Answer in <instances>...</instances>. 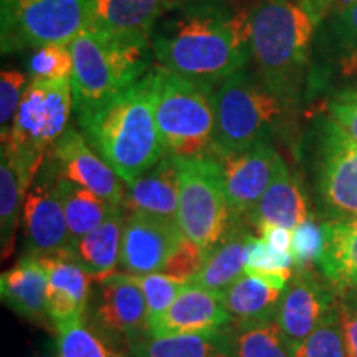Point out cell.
<instances>
[{
	"label": "cell",
	"instance_id": "obj_1",
	"mask_svg": "<svg viewBox=\"0 0 357 357\" xmlns=\"http://www.w3.org/2000/svg\"><path fill=\"white\" fill-rule=\"evenodd\" d=\"M252 6L190 8L155 26L151 47L164 68L211 84L252 61Z\"/></svg>",
	"mask_w": 357,
	"mask_h": 357
},
{
	"label": "cell",
	"instance_id": "obj_2",
	"mask_svg": "<svg viewBox=\"0 0 357 357\" xmlns=\"http://www.w3.org/2000/svg\"><path fill=\"white\" fill-rule=\"evenodd\" d=\"M329 8L331 3L310 0L252 3V61L263 84L288 108L300 101L312 42Z\"/></svg>",
	"mask_w": 357,
	"mask_h": 357
},
{
	"label": "cell",
	"instance_id": "obj_3",
	"mask_svg": "<svg viewBox=\"0 0 357 357\" xmlns=\"http://www.w3.org/2000/svg\"><path fill=\"white\" fill-rule=\"evenodd\" d=\"M78 121L88 144L126 185L166 154L154 118L149 71L139 82Z\"/></svg>",
	"mask_w": 357,
	"mask_h": 357
},
{
	"label": "cell",
	"instance_id": "obj_4",
	"mask_svg": "<svg viewBox=\"0 0 357 357\" xmlns=\"http://www.w3.org/2000/svg\"><path fill=\"white\" fill-rule=\"evenodd\" d=\"M73 55L71 93L79 118L91 114L149 71L151 43L86 29L70 43Z\"/></svg>",
	"mask_w": 357,
	"mask_h": 357
},
{
	"label": "cell",
	"instance_id": "obj_5",
	"mask_svg": "<svg viewBox=\"0 0 357 357\" xmlns=\"http://www.w3.org/2000/svg\"><path fill=\"white\" fill-rule=\"evenodd\" d=\"M159 139L169 155L211 154L215 132V84L164 66L149 70Z\"/></svg>",
	"mask_w": 357,
	"mask_h": 357
},
{
	"label": "cell",
	"instance_id": "obj_6",
	"mask_svg": "<svg viewBox=\"0 0 357 357\" xmlns=\"http://www.w3.org/2000/svg\"><path fill=\"white\" fill-rule=\"evenodd\" d=\"M288 106L268 89L257 73L236 71L215 86V132L211 154L242 153L270 141Z\"/></svg>",
	"mask_w": 357,
	"mask_h": 357
},
{
	"label": "cell",
	"instance_id": "obj_7",
	"mask_svg": "<svg viewBox=\"0 0 357 357\" xmlns=\"http://www.w3.org/2000/svg\"><path fill=\"white\" fill-rule=\"evenodd\" d=\"M71 109V79H30L7 141L2 142V151L10 158L29 189L43 166L48 151H52L70 128Z\"/></svg>",
	"mask_w": 357,
	"mask_h": 357
},
{
	"label": "cell",
	"instance_id": "obj_8",
	"mask_svg": "<svg viewBox=\"0 0 357 357\" xmlns=\"http://www.w3.org/2000/svg\"><path fill=\"white\" fill-rule=\"evenodd\" d=\"M172 158L178 178L177 223L187 240L208 253L231 225L220 162L212 154Z\"/></svg>",
	"mask_w": 357,
	"mask_h": 357
},
{
	"label": "cell",
	"instance_id": "obj_9",
	"mask_svg": "<svg viewBox=\"0 0 357 357\" xmlns=\"http://www.w3.org/2000/svg\"><path fill=\"white\" fill-rule=\"evenodd\" d=\"M89 0H0L2 53L71 43L88 26Z\"/></svg>",
	"mask_w": 357,
	"mask_h": 357
},
{
	"label": "cell",
	"instance_id": "obj_10",
	"mask_svg": "<svg viewBox=\"0 0 357 357\" xmlns=\"http://www.w3.org/2000/svg\"><path fill=\"white\" fill-rule=\"evenodd\" d=\"M312 176L323 220L357 218V141L328 116L316 126Z\"/></svg>",
	"mask_w": 357,
	"mask_h": 357
},
{
	"label": "cell",
	"instance_id": "obj_11",
	"mask_svg": "<svg viewBox=\"0 0 357 357\" xmlns=\"http://www.w3.org/2000/svg\"><path fill=\"white\" fill-rule=\"evenodd\" d=\"M22 218L26 253L50 257L66 252L70 231L58 187V172L52 158L45 159L26 192Z\"/></svg>",
	"mask_w": 357,
	"mask_h": 357
},
{
	"label": "cell",
	"instance_id": "obj_12",
	"mask_svg": "<svg viewBox=\"0 0 357 357\" xmlns=\"http://www.w3.org/2000/svg\"><path fill=\"white\" fill-rule=\"evenodd\" d=\"M220 162L231 222H245L287 162L270 141L242 153L217 158Z\"/></svg>",
	"mask_w": 357,
	"mask_h": 357
},
{
	"label": "cell",
	"instance_id": "obj_13",
	"mask_svg": "<svg viewBox=\"0 0 357 357\" xmlns=\"http://www.w3.org/2000/svg\"><path fill=\"white\" fill-rule=\"evenodd\" d=\"M184 238L177 222L146 213H128L118 266L128 275L160 273Z\"/></svg>",
	"mask_w": 357,
	"mask_h": 357
},
{
	"label": "cell",
	"instance_id": "obj_14",
	"mask_svg": "<svg viewBox=\"0 0 357 357\" xmlns=\"http://www.w3.org/2000/svg\"><path fill=\"white\" fill-rule=\"evenodd\" d=\"M328 284L316 278L311 268L293 271L276 314V323L291 347L305 341L337 305L334 289Z\"/></svg>",
	"mask_w": 357,
	"mask_h": 357
},
{
	"label": "cell",
	"instance_id": "obj_15",
	"mask_svg": "<svg viewBox=\"0 0 357 357\" xmlns=\"http://www.w3.org/2000/svg\"><path fill=\"white\" fill-rule=\"evenodd\" d=\"M50 158L58 177L95 192L114 205H124L123 178L105 162L77 129L68 128L52 147Z\"/></svg>",
	"mask_w": 357,
	"mask_h": 357
},
{
	"label": "cell",
	"instance_id": "obj_16",
	"mask_svg": "<svg viewBox=\"0 0 357 357\" xmlns=\"http://www.w3.org/2000/svg\"><path fill=\"white\" fill-rule=\"evenodd\" d=\"M93 319L106 339L126 341L132 346L146 336V298L131 275L109 273L102 276L100 300Z\"/></svg>",
	"mask_w": 357,
	"mask_h": 357
},
{
	"label": "cell",
	"instance_id": "obj_17",
	"mask_svg": "<svg viewBox=\"0 0 357 357\" xmlns=\"http://www.w3.org/2000/svg\"><path fill=\"white\" fill-rule=\"evenodd\" d=\"M230 323L231 316L223 306L220 294L195 283H187L171 307L147 326L146 337L212 333Z\"/></svg>",
	"mask_w": 357,
	"mask_h": 357
},
{
	"label": "cell",
	"instance_id": "obj_18",
	"mask_svg": "<svg viewBox=\"0 0 357 357\" xmlns=\"http://www.w3.org/2000/svg\"><path fill=\"white\" fill-rule=\"evenodd\" d=\"M174 0H89L88 26L114 37L151 43Z\"/></svg>",
	"mask_w": 357,
	"mask_h": 357
},
{
	"label": "cell",
	"instance_id": "obj_19",
	"mask_svg": "<svg viewBox=\"0 0 357 357\" xmlns=\"http://www.w3.org/2000/svg\"><path fill=\"white\" fill-rule=\"evenodd\" d=\"M42 261L48 271V318L55 328L83 319L91 275L63 253L42 257Z\"/></svg>",
	"mask_w": 357,
	"mask_h": 357
},
{
	"label": "cell",
	"instance_id": "obj_20",
	"mask_svg": "<svg viewBox=\"0 0 357 357\" xmlns=\"http://www.w3.org/2000/svg\"><path fill=\"white\" fill-rule=\"evenodd\" d=\"M124 211L177 222L178 178L174 158L164 154L149 171L126 185Z\"/></svg>",
	"mask_w": 357,
	"mask_h": 357
},
{
	"label": "cell",
	"instance_id": "obj_21",
	"mask_svg": "<svg viewBox=\"0 0 357 357\" xmlns=\"http://www.w3.org/2000/svg\"><path fill=\"white\" fill-rule=\"evenodd\" d=\"M257 235L243 222H231L222 240L205 257L202 270L190 283L222 294L245 275L250 245Z\"/></svg>",
	"mask_w": 357,
	"mask_h": 357
},
{
	"label": "cell",
	"instance_id": "obj_22",
	"mask_svg": "<svg viewBox=\"0 0 357 357\" xmlns=\"http://www.w3.org/2000/svg\"><path fill=\"white\" fill-rule=\"evenodd\" d=\"M307 218H310V208H307L305 189L300 178L291 174L284 164L273 184L268 187L245 222L255 227L258 231L263 227L270 225L283 227L293 231Z\"/></svg>",
	"mask_w": 357,
	"mask_h": 357
},
{
	"label": "cell",
	"instance_id": "obj_23",
	"mask_svg": "<svg viewBox=\"0 0 357 357\" xmlns=\"http://www.w3.org/2000/svg\"><path fill=\"white\" fill-rule=\"evenodd\" d=\"M2 301L26 319L48 316V271L42 257L26 253L0 278Z\"/></svg>",
	"mask_w": 357,
	"mask_h": 357
},
{
	"label": "cell",
	"instance_id": "obj_24",
	"mask_svg": "<svg viewBox=\"0 0 357 357\" xmlns=\"http://www.w3.org/2000/svg\"><path fill=\"white\" fill-rule=\"evenodd\" d=\"M323 225L326 242L316 266L336 293L357 291V218Z\"/></svg>",
	"mask_w": 357,
	"mask_h": 357
},
{
	"label": "cell",
	"instance_id": "obj_25",
	"mask_svg": "<svg viewBox=\"0 0 357 357\" xmlns=\"http://www.w3.org/2000/svg\"><path fill=\"white\" fill-rule=\"evenodd\" d=\"M124 212V207H119L98 229L71 243L63 255L78 263L91 276L102 278L109 275V271L119 265L121 257L123 230L126 223Z\"/></svg>",
	"mask_w": 357,
	"mask_h": 357
},
{
	"label": "cell",
	"instance_id": "obj_26",
	"mask_svg": "<svg viewBox=\"0 0 357 357\" xmlns=\"http://www.w3.org/2000/svg\"><path fill=\"white\" fill-rule=\"evenodd\" d=\"M284 289L243 275L220 294L223 306L236 324L276 321Z\"/></svg>",
	"mask_w": 357,
	"mask_h": 357
},
{
	"label": "cell",
	"instance_id": "obj_27",
	"mask_svg": "<svg viewBox=\"0 0 357 357\" xmlns=\"http://www.w3.org/2000/svg\"><path fill=\"white\" fill-rule=\"evenodd\" d=\"M134 357H231V333L218 331L184 336L146 337L131 346Z\"/></svg>",
	"mask_w": 357,
	"mask_h": 357
},
{
	"label": "cell",
	"instance_id": "obj_28",
	"mask_svg": "<svg viewBox=\"0 0 357 357\" xmlns=\"http://www.w3.org/2000/svg\"><path fill=\"white\" fill-rule=\"evenodd\" d=\"M58 187H60L61 202H63L66 223H68L70 245L98 229L111 213L123 207V205H114L101 199L95 192L66 178L58 177Z\"/></svg>",
	"mask_w": 357,
	"mask_h": 357
},
{
	"label": "cell",
	"instance_id": "obj_29",
	"mask_svg": "<svg viewBox=\"0 0 357 357\" xmlns=\"http://www.w3.org/2000/svg\"><path fill=\"white\" fill-rule=\"evenodd\" d=\"M326 25V53L341 77L357 75V0H342Z\"/></svg>",
	"mask_w": 357,
	"mask_h": 357
},
{
	"label": "cell",
	"instance_id": "obj_30",
	"mask_svg": "<svg viewBox=\"0 0 357 357\" xmlns=\"http://www.w3.org/2000/svg\"><path fill=\"white\" fill-rule=\"evenodd\" d=\"M29 187L13 166L6 151L0 149V242L2 258L12 255L15 234L20 222V207L25 202Z\"/></svg>",
	"mask_w": 357,
	"mask_h": 357
},
{
	"label": "cell",
	"instance_id": "obj_31",
	"mask_svg": "<svg viewBox=\"0 0 357 357\" xmlns=\"http://www.w3.org/2000/svg\"><path fill=\"white\" fill-rule=\"evenodd\" d=\"M231 357H293V347L276 321L236 324L231 331Z\"/></svg>",
	"mask_w": 357,
	"mask_h": 357
},
{
	"label": "cell",
	"instance_id": "obj_32",
	"mask_svg": "<svg viewBox=\"0 0 357 357\" xmlns=\"http://www.w3.org/2000/svg\"><path fill=\"white\" fill-rule=\"evenodd\" d=\"M56 334L58 357H123L83 319L56 326Z\"/></svg>",
	"mask_w": 357,
	"mask_h": 357
},
{
	"label": "cell",
	"instance_id": "obj_33",
	"mask_svg": "<svg viewBox=\"0 0 357 357\" xmlns=\"http://www.w3.org/2000/svg\"><path fill=\"white\" fill-rule=\"evenodd\" d=\"M293 357H347L337 305L305 341L293 347Z\"/></svg>",
	"mask_w": 357,
	"mask_h": 357
},
{
	"label": "cell",
	"instance_id": "obj_34",
	"mask_svg": "<svg viewBox=\"0 0 357 357\" xmlns=\"http://www.w3.org/2000/svg\"><path fill=\"white\" fill-rule=\"evenodd\" d=\"M29 58L26 75L33 82H58L71 79L73 55L70 43H52L35 48Z\"/></svg>",
	"mask_w": 357,
	"mask_h": 357
},
{
	"label": "cell",
	"instance_id": "obj_35",
	"mask_svg": "<svg viewBox=\"0 0 357 357\" xmlns=\"http://www.w3.org/2000/svg\"><path fill=\"white\" fill-rule=\"evenodd\" d=\"M131 278L141 288L146 298L147 326L154 323L159 316H162L171 307L172 303L176 301L177 294L187 284L185 281L171 278V276L164 273L131 275Z\"/></svg>",
	"mask_w": 357,
	"mask_h": 357
},
{
	"label": "cell",
	"instance_id": "obj_36",
	"mask_svg": "<svg viewBox=\"0 0 357 357\" xmlns=\"http://www.w3.org/2000/svg\"><path fill=\"white\" fill-rule=\"evenodd\" d=\"M324 225L310 217L291 231V253L296 270H307L318 263L324 250Z\"/></svg>",
	"mask_w": 357,
	"mask_h": 357
},
{
	"label": "cell",
	"instance_id": "obj_37",
	"mask_svg": "<svg viewBox=\"0 0 357 357\" xmlns=\"http://www.w3.org/2000/svg\"><path fill=\"white\" fill-rule=\"evenodd\" d=\"M30 78L19 70H3L0 75V129H2V142L7 141L13 119L24 100L25 89Z\"/></svg>",
	"mask_w": 357,
	"mask_h": 357
},
{
	"label": "cell",
	"instance_id": "obj_38",
	"mask_svg": "<svg viewBox=\"0 0 357 357\" xmlns=\"http://www.w3.org/2000/svg\"><path fill=\"white\" fill-rule=\"evenodd\" d=\"M205 257H207V253L202 248L197 247L194 242H190V240L184 238V242H182L177 252L174 253L171 260L167 261V265L162 268L160 273L190 283L199 275V271L202 270Z\"/></svg>",
	"mask_w": 357,
	"mask_h": 357
},
{
	"label": "cell",
	"instance_id": "obj_39",
	"mask_svg": "<svg viewBox=\"0 0 357 357\" xmlns=\"http://www.w3.org/2000/svg\"><path fill=\"white\" fill-rule=\"evenodd\" d=\"M293 265L294 257L291 252H278V250L271 248L261 236H257L255 242L250 245L245 268L276 273V271L293 270Z\"/></svg>",
	"mask_w": 357,
	"mask_h": 357
},
{
	"label": "cell",
	"instance_id": "obj_40",
	"mask_svg": "<svg viewBox=\"0 0 357 357\" xmlns=\"http://www.w3.org/2000/svg\"><path fill=\"white\" fill-rule=\"evenodd\" d=\"M328 118L357 141V84L336 93L328 102Z\"/></svg>",
	"mask_w": 357,
	"mask_h": 357
},
{
	"label": "cell",
	"instance_id": "obj_41",
	"mask_svg": "<svg viewBox=\"0 0 357 357\" xmlns=\"http://www.w3.org/2000/svg\"><path fill=\"white\" fill-rule=\"evenodd\" d=\"M339 321L347 357H357V291L341 293L337 298Z\"/></svg>",
	"mask_w": 357,
	"mask_h": 357
},
{
	"label": "cell",
	"instance_id": "obj_42",
	"mask_svg": "<svg viewBox=\"0 0 357 357\" xmlns=\"http://www.w3.org/2000/svg\"><path fill=\"white\" fill-rule=\"evenodd\" d=\"M258 234L271 248L278 250V252H291V230L270 225L263 227Z\"/></svg>",
	"mask_w": 357,
	"mask_h": 357
},
{
	"label": "cell",
	"instance_id": "obj_43",
	"mask_svg": "<svg viewBox=\"0 0 357 357\" xmlns=\"http://www.w3.org/2000/svg\"><path fill=\"white\" fill-rule=\"evenodd\" d=\"M310 2H328V3H331L333 0H310Z\"/></svg>",
	"mask_w": 357,
	"mask_h": 357
},
{
	"label": "cell",
	"instance_id": "obj_44",
	"mask_svg": "<svg viewBox=\"0 0 357 357\" xmlns=\"http://www.w3.org/2000/svg\"><path fill=\"white\" fill-rule=\"evenodd\" d=\"M37 357H55V356H52V354H40Z\"/></svg>",
	"mask_w": 357,
	"mask_h": 357
}]
</instances>
